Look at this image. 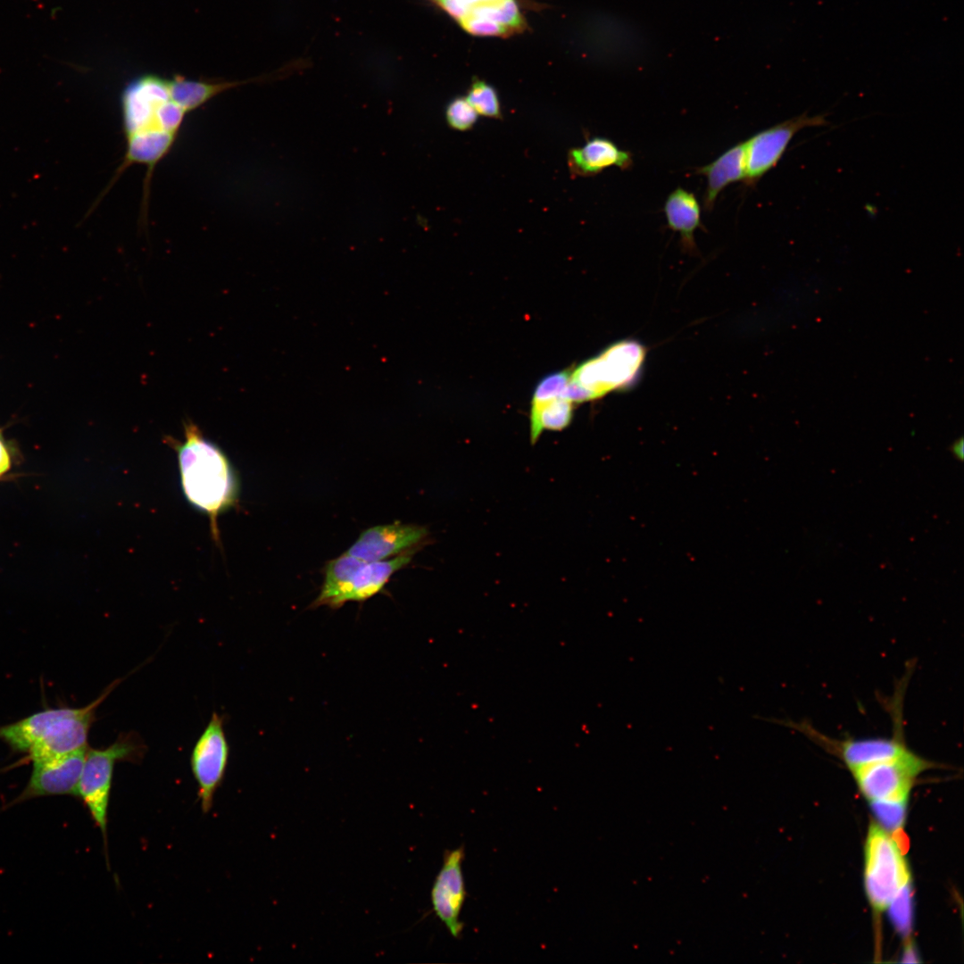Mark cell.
<instances>
[{"mask_svg": "<svg viewBox=\"0 0 964 964\" xmlns=\"http://www.w3.org/2000/svg\"><path fill=\"white\" fill-rule=\"evenodd\" d=\"M644 359V347L634 341H622L608 347L600 355L580 364L570 379L582 386L590 399L627 386L638 372Z\"/></svg>", "mask_w": 964, "mask_h": 964, "instance_id": "7", "label": "cell"}, {"mask_svg": "<svg viewBox=\"0 0 964 964\" xmlns=\"http://www.w3.org/2000/svg\"><path fill=\"white\" fill-rule=\"evenodd\" d=\"M145 744L133 733L120 735L108 747L89 749L78 785V796L88 809L105 841L107 813L113 769L118 761H137L143 757Z\"/></svg>", "mask_w": 964, "mask_h": 964, "instance_id": "4", "label": "cell"}, {"mask_svg": "<svg viewBox=\"0 0 964 964\" xmlns=\"http://www.w3.org/2000/svg\"><path fill=\"white\" fill-rule=\"evenodd\" d=\"M695 173L706 178L703 207L706 211H711L717 197L727 186L744 179V142L730 147L711 163L697 168Z\"/></svg>", "mask_w": 964, "mask_h": 964, "instance_id": "17", "label": "cell"}, {"mask_svg": "<svg viewBox=\"0 0 964 964\" xmlns=\"http://www.w3.org/2000/svg\"><path fill=\"white\" fill-rule=\"evenodd\" d=\"M572 419V403L559 396L553 400L534 403L530 411V438L536 442L544 429L561 430L568 427Z\"/></svg>", "mask_w": 964, "mask_h": 964, "instance_id": "19", "label": "cell"}, {"mask_svg": "<svg viewBox=\"0 0 964 964\" xmlns=\"http://www.w3.org/2000/svg\"><path fill=\"white\" fill-rule=\"evenodd\" d=\"M125 153L108 189L131 165H145L144 209L153 173L175 144L186 116L192 112L170 91V79L146 73L123 87L120 98Z\"/></svg>", "mask_w": 964, "mask_h": 964, "instance_id": "1", "label": "cell"}, {"mask_svg": "<svg viewBox=\"0 0 964 964\" xmlns=\"http://www.w3.org/2000/svg\"><path fill=\"white\" fill-rule=\"evenodd\" d=\"M917 957L918 956L916 954V952L914 950L913 945L909 943L906 945V948H905L904 952L902 954V962H907V963H909V962H911V963L918 962L919 960H918Z\"/></svg>", "mask_w": 964, "mask_h": 964, "instance_id": "27", "label": "cell"}, {"mask_svg": "<svg viewBox=\"0 0 964 964\" xmlns=\"http://www.w3.org/2000/svg\"><path fill=\"white\" fill-rule=\"evenodd\" d=\"M907 801L908 799L869 801L878 825L892 835L898 834L904 825Z\"/></svg>", "mask_w": 964, "mask_h": 964, "instance_id": "21", "label": "cell"}, {"mask_svg": "<svg viewBox=\"0 0 964 964\" xmlns=\"http://www.w3.org/2000/svg\"><path fill=\"white\" fill-rule=\"evenodd\" d=\"M413 551L379 561L366 562L347 553L330 561L314 607L339 608L347 602L365 601L386 586L393 574L406 566Z\"/></svg>", "mask_w": 964, "mask_h": 964, "instance_id": "3", "label": "cell"}, {"mask_svg": "<svg viewBox=\"0 0 964 964\" xmlns=\"http://www.w3.org/2000/svg\"><path fill=\"white\" fill-rule=\"evenodd\" d=\"M427 536L424 528L394 523L372 527L363 531L345 553L366 562L379 561L413 550Z\"/></svg>", "mask_w": 964, "mask_h": 964, "instance_id": "15", "label": "cell"}, {"mask_svg": "<svg viewBox=\"0 0 964 964\" xmlns=\"http://www.w3.org/2000/svg\"><path fill=\"white\" fill-rule=\"evenodd\" d=\"M9 454L0 434V475L4 473L9 469Z\"/></svg>", "mask_w": 964, "mask_h": 964, "instance_id": "25", "label": "cell"}, {"mask_svg": "<svg viewBox=\"0 0 964 964\" xmlns=\"http://www.w3.org/2000/svg\"><path fill=\"white\" fill-rule=\"evenodd\" d=\"M663 210L669 228L679 234L686 248L694 249V232L702 225L701 207L694 194L677 187L668 195Z\"/></svg>", "mask_w": 964, "mask_h": 964, "instance_id": "18", "label": "cell"}, {"mask_svg": "<svg viewBox=\"0 0 964 964\" xmlns=\"http://www.w3.org/2000/svg\"><path fill=\"white\" fill-rule=\"evenodd\" d=\"M120 679L110 684L89 704L81 708L63 707L61 715L46 729L30 747L29 759L32 761L62 756L87 746L90 727L96 720L97 707L119 686Z\"/></svg>", "mask_w": 964, "mask_h": 964, "instance_id": "10", "label": "cell"}, {"mask_svg": "<svg viewBox=\"0 0 964 964\" xmlns=\"http://www.w3.org/2000/svg\"><path fill=\"white\" fill-rule=\"evenodd\" d=\"M478 116L465 96H457L452 99L445 111V118L448 126L461 132L471 129L476 124Z\"/></svg>", "mask_w": 964, "mask_h": 964, "instance_id": "23", "label": "cell"}, {"mask_svg": "<svg viewBox=\"0 0 964 964\" xmlns=\"http://www.w3.org/2000/svg\"><path fill=\"white\" fill-rule=\"evenodd\" d=\"M166 443L177 453L187 500L208 516L212 537L220 544L218 517L238 498L237 478L228 457L192 421L184 422L182 441L168 437Z\"/></svg>", "mask_w": 964, "mask_h": 964, "instance_id": "2", "label": "cell"}, {"mask_svg": "<svg viewBox=\"0 0 964 964\" xmlns=\"http://www.w3.org/2000/svg\"><path fill=\"white\" fill-rule=\"evenodd\" d=\"M963 445H964L963 438L960 437L959 439L955 440L952 443V445H951V447H950L951 452L953 454V456L955 458H957L958 460H960V461L963 459V455H964V453H963V450H964Z\"/></svg>", "mask_w": 964, "mask_h": 964, "instance_id": "26", "label": "cell"}, {"mask_svg": "<svg viewBox=\"0 0 964 964\" xmlns=\"http://www.w3.org/2000/svg\"><path fill=\"white\" fill-rule=\"evenodd\" d=\"M478 115L502 119L500 99L495 88L486 81L474 78L465 96Z\"/></svg>", "mask_w": 964, "mask_h": 964, "instance_id": "20", "label": "cell"}, {"mask_svg": "<svg viewBox=\"0 0 964 964\" xmlns=\"http://www.w3.org/2000/svg\"><path fill=\"white\" fill-rule=\"evenodd\" d=\"M794 728L827 752L839 758L852 771L859 768L898 757L910 750L902 735L901 722L890 737L833 738L822 734L808 722H782Z\"/></svg>", "mask_w": 964, "mask_h": 964, "instance_id": "8", "label": "cell"}, {"mask_svg": "<svg viewBox=\"0 0 964 964\" xmlns=\"http://www.w3.org/2000/svg\"><path fill=\"white\" fill-rule=\"evenodd\" d=\"M889 916L895 929L904 937L910 935L912 924L910 881L904 884L889 903Z\"/></svg>", "mask_w": 964, "mask_h": 964, "instance_id": "22", "label": "cell"}, {"mask_svg": "<svg viewBox=\"0 0 964 964\" xmlns=\"http://www.w3.org/2000/svg\"><path fill=\"white\" fill-rule=\"evenodd\" d=\"M229 755V745L224 731L223 717L213 712L195 742L190 759L204 812L212 808L214 793L224 778Z\"/></svg>", "mask_w": 964, "mask_h": 964, "instance_id": "12", "label": "cell"}, {"mask_svg": "<svg viewBox=\"0 0 964 964\" xmlns=\"http://www.w3.org/2000/svg\"><path fill=\"white\" fill-rule=\"evenodd\" d=\"M569 378L570 372L563 370L543 378L534 392L532 404L544 403L561 396Z\"/></svg>", "mask_w": 964, "mask_h": 964, "instance_id": "24", "label": "cell"}, {"mask_svg": "<svg viewBox=\"0 0 964 964\" xmlns=\"http://www.w3.org/2000/svg\"><path fill=\"white\" fill-rule=\"evenodd\" d=\"M934 766L911 750L883 761L851 771L868 801L908 799L917 777Z\"/></svg>", "mask_w": 964, "mask_h": 964, "instance_id": "9", "label": "cell"}, {"mask_svg": "<svg viewBox=\"0 0 964 964\" xmlns=\"http://www.w3.org/2000/svg\"><path fill=\"white\" fill-rule=\"evenodd\" d=\"M464 858V845L452 851H445L443 866L436 877L431 890L433 910L454 938L461 935L464 927V924L460 919L467 895L462 873Z\"/></svg>", "mask_w": 964, "mask_h": 964, "instance_id": "13", "label": "cell"}, {"mask_svg": "<svg viewBox=\"0 0 964 964\" xmlns=\"http://www.w3.org/2000/svg\"><path fill=\"white\" fill-rule=\"evenodd\" d=\"M476 37H509L528 28L519 0H425Z\"/></svg>", "mask_w": 964, "mask_h": 964, "instance_id": "6", "label": "cell"}, {"mask_svg": "<svg viewBox=\"0 0 964 964\" xmlns=\"http://www.w3.org/2000/svg\"><path fill=\"white\" fill-rule=\"evenodd\" d=\"M88 746L67 754L34 760L30 778L15 802L47 795L78 796V785Z\"/></svg>", "mask_w": 964, "mask_h": 964, "instance_id": "14", "label": "cell"}, {"mask_svg": "<svg viewBox=\"0 0 964 964\" xmlns=\"http://www.w3.org/2000/svg\"><path fill=\"white\" fill-rule=\"evenodd\" d=\"M910 880L900 844L878 824L871 823L865 843V890L872 908L887 909L901 887Z\"/></svg>", "mask_w": 964, "mask_h": 964, "instance_id": "5", "label": "cell"}, {"mask_svg": "<svg viewBox=\"0 0 964 964\" xmlns=\"http://www.w3.org/2000/svg\"><path fill=\"white\" fill-rule=\"evenodd\" d=\"M827 124L828 121L823 114L809 116L803 113L761 130L744 141V184L754 186L773 169L785 154L794 135L800 130Z\"/></svg>", "mask_w": 964, "mask_h": 964, "instance_id": "11", "label": "cell"}, {"mask_svg": "<svg viewBox=\"0 0 964 964\" xmlns=\"http://www.w3.org/2000/svg\"><path fill=\"white\" fill-rule=\"evenodd\" d=\"M567 162L573 178L592 177L613 166L622 170H629L633 166V156L609 138L594 137L586 139L582 146L569 149Z\"/></svg>", "mask_w": 964, "mask_h": 964, "instance_id": "16", "label": "cell"}]
</instances>
